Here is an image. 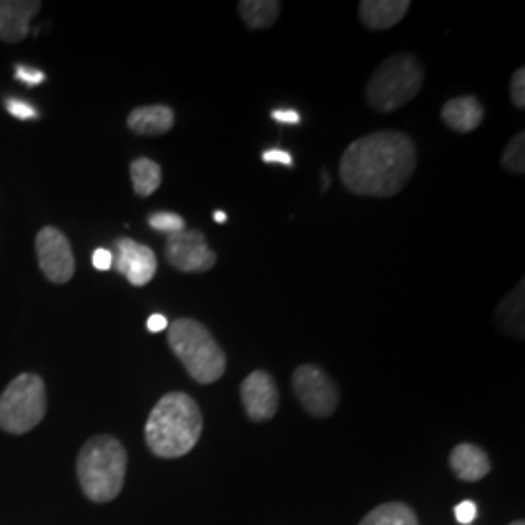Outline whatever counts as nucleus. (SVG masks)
I'll use <instances>...</instances> for the list:
<instances>
[{
	"mask_svg": "<svg viewBox=\"0 0 525 525\" xmlns=\"http://www.w3.org/2000/svg\"><path fill=\"white\" fill-rule=\"evenodd\" d=\"M417 146L405 133L378 131L356 139L343 152V185L362 197H393L415 174Z\"/></svg>",
	"mask_w": 525,
	"mask_h": 525,
	"instance_id": "nucleus-1",
	"label": "nucleus"
},
{
	"mask_svg": "<svg viewBox=\"0 0 525 525\" xmlns=\"http://www.w3.org/2000/svg\"><path fill=\"white\" fill-rule=\"evenodd\" d=\"M214 220H216L218 224H224V222L228 220V216H226L224 210H216V212H214Z\"/></svg>",
	"mask_w": 525,
	"mask_h": 525,
	"instance_id": "nucleus-31",
	"label": "nucleus"
},
{
	"mask_svg": "<svg viewBox=\"0 0 525 525\" xmlns=\"http://www.w3.org/2000/svg\"><path fill=\"white\" fill-rule=\"evenodd\" d=\"M39 8V0H0V39L22 43L30 34L32 18Z\"/></svg>",
	"mask_w": 525,
	"mask_h": 525,
	"instance_id": "nucleus-12",
	"label": "nucleus"
},
{
	"mask_svg": "<svg viewBox=\"0 0 525 525\" xmlns=\"http://www.w3.org/2000/svg\"><path fill=\"white\" fill-rule=\"evenodd\" d=\"M424 84V69L415 55L401 53L385 59L366 86V98L372 109L391 113L409 104Z\"/></svg>",
	"mask_w": 525,
	"mask_h": 525,
	"instance_id": "nucleus-5",
	"label": "nucleus"
},
{
	"mask_svg": "<svg viewBox=\"0 0 525 525\" xmlns=\"http://www.w3.org/2000/svg\"><path fill=\"white\" fill-rule=\"evenodd\" d=\"M8 111L18 117V119H34L35 109L32 105L24 104V102H16V100H10L8 102Z\"/></svg>",
	"mask_w": 525,
	"mask_h": 525,
	"instance_id": "nucleus-29",
	"label": "nucleus"
},
{
	"mask_svg": "<svg viewBox=\"0 0 525 525\" xmlns=\"http://www.w3.org/2000/svg\"><path fill=\"white\" fill-rule=\"evenodd\" d=\"M358 525H420L419 516L409 504L385 502L370 510Z\"/></svg>",
	"mask_w": 525,
	"mask_h": 525,
	"instance_id": "nucleus-19",
	"label": "nucleus"
},
{
	"mask_svg": "<svg viewBox=\"0 0 525 525\" xmlns=\"http://www.w3.org/2000/svg\"><path fill=\"white\" fill-rule=\"evenodd\" d=\"M238 12L247 28L265 30L275 26L280 16V2L277 0H242Z\"/></svg>",
	"mask_w": 525,
	"mask_h": 525,
	"instance_id": "nucleus-18",
	"label": "nucleus"
},
{
	"mask_svg": "<svg viewBox=\"0 0 525 525\" xmlns=\"http://www.w3.org/2000/svg\"><path fill=\"white\" fill-rule=\"evenodd\" d=\"M500 164L510 174L522 175L525 172V135L518 133L504 148Z\"/></svg>",
	"mask_w": 525,
	"mask_h": 525,
	"instance_id": "nucleus-21",
	"label": "nucleus"
},
{
	"mask_svg": "<svg viewBox=\"0 0 525 525\" xmlns=\"http://www.w3.org/2000/svg\"><path fill=\"white\" fill-rule=\"evenodd\" d=\"M76 475L88 500L100 504L115 500L127 475L125 446L107 434L90 438L76 459Z\"/></svg>",
	"mask_w": 525,
	"mask_h": 525,
	"instance_id": "nucleus-3",
	"label": "nucleus"
},
{
	"mask_svg": "<svg viewBox=\"0 0 525 525\" xmlns=\"http://www.w3.org/2000/svg\"><path fill=\"white\" fill-rule=\"evenodd\" d=\"M490 457L483 448L471 442L457 444L450 454V469L465 483H477L490 473Z\"/></svg>",
	"mask_w": 525,
	"mask_h": 525,
	"instance_id": "nucleus-13",
	"label": "nucleus"
},
{
	"mask_svg": "<svg viewBox=\"0 0 525 525\" xmlns=\"http://www.w3.org/2000/svg\"><path fill=\"white\" fill-rule=\"evenodd\" d=\"M47 413L45 384L37 374L14 378L0 395V428L8 434H26Z\"/></svg>",
	"mask_w": 525,
	"mask_h": 525,
	"instance_id": "nucleus-6",
	"label": "nucleus"
},
{
	"mask_svg": "<svg viewBox=\"0 0 525 525\" xmlns=\"http://www.w3.org/2000/svg\"><path fill=\"white\" fill-rule=\"evenodd\" d=\"M148 331L150 333H160L164 329H168V319L164 315L154 314L148 317V323H146Z\"/></svg>",
	"mask_w": 525,
	"mask_h": 525,
	"instance_id": "nucleus-30",
	"label": "nucleus"
},
{
	"mask_svg": "<svg viewBox=\"0 0 525 525\" xmlns=\"http://www.w3.org/2000/svg\"><path fill=\"white\" fill-rule=\"evenodd\" d=\"M442 119L452 131L465 135L483 123L485 109L475 96H459L442 107Z\"/></svg>",
	"mask_w": 525,
	"mask_h": 525,
	"instance_id": "nucleus-16",
	"label": "nucleus"
},
{
	"mask_svg": "<svg viewBox=\"0 0 525 525\" xmlns=\"http://www.w3.org/2000/svg\"><path fill=\"white\" fill-rule=\"evenodd\" d=\"M292 387L300 405L315 419H327L339 407V387L315 364L298 366L292 374Z\"/></svg>",
	"mask_w": 525,
	"mask_h": 525,
	"instance_id": "nucleus-7",
	"label": "nucleus"
},
{
	"mask_svg": "<svg viewBox=\"0 0 525 525\" xmlns=\"http://www.w3.org/2000/svg\"><path fill=\"white\" fill-rule=\"evenodd\" d=\"M148 224H150L154 230L164 232V234H168V236L185 230V220H183L179 214H175V212H154V214H150Z\"/></svg>",
	"mask_w": 525,
	"mask_h": 525,
	"instance_id": "nucleus-22",
	"label": "nucleus"
},
{
	"mask_svg": "<svg viewBox=\"0 0 525 525\" xmlns=\"http://www.w3.org/2000/svg\"><path fill=\"white\" fill-rule=\"evenodd\" d=\"M329 187V175L323 174V191Z\"/></svg>",
	"mask_w": 525,
	"mask_h": 525,
	"instance_id": "nucleus-32",
	"label": "nucleus"
},
{
	"mask_svg": "<svg viewBox=\"0 0 525 525\" xmlns=\"http://www.w3.org/2000/svg\"><path fill=\"white\" fill-rule=\"evenodd\" d=\"M409 0H362L360 20L368 30L384 32L397 26L409 12Z\"/></svg>",
	"mask_w": 525,
	"mask_h": 525,
	"instance_id": "nucleus-14",
	"label": "nucleus"
},
{
	"mask_svg": "<svg viewBox=\"0 0 525 525\" xmlns=\"http://www.w3.org/2000/svg\"><path fill=\"white\" fill-rule=\"evenodd\" d=\"M166 259L179 273H207L216 265V253L201 230H183L168 236Z\"/></svg>",
	"mask_w": 525,
	"mask_h": 525,
	"instance_id": "nucleus-9",
	"label": "nucleus"
},
{
	"mask_svg": "<svg viewBox=\"0 0 525 525\" xmlns=\"http://www.w3.org/2000/svg\"><path fill=\"white\" fill-rule=\"evenodd\" d=\"M203 426L205 420L197 401L183 391H172L150 411L144 426V440L152 454L175 459L197 446Z\"/></svg>",
	"mask_w": 525,
	"mask_h": 525,
	"instance_id": "nucleus-2",
	"label": "nucleus"
},
{
	"mask_svg": "<svg viewBox=\"0 0 525 525\" xmlns=\"http://www.w3.org/2000/svg\"><path fill=\"white\" fill-rule=\"evenodd\" d=\"M35 251L39 269L45 275V279L55 284H65L74 277V253L69 238L59 228L45 226L43 230H39L35 238Z\"/></svg>",
	"mask_w": 525,
	"mask_h": 525,
	"instance_id": "nucleus-8",
	"label": "nucleus"
},
{
	"mask_svg": "<svg viewBox=\"0 0 525 525\" xmlns=\"http://www.w3.org/2000/svg\"><path fill=\"white\" fill-rule=\"evenodd\" d=\"M245 415L253 422L275 419L279 411V387L275 378L265 370L251 372L240 387Z\"/></svg>",
	"mask_w": 525,
	"mask_h": 525,
	"instance_id": "nucleus-10",
	"label": "nucleus"
},
{
	"mask_svg": "<svg viewBox=\"0 0 525 525\" xmlns=\"http://www.w3.org/2000/svg\"><path fill=\"white\" fill-rule=\"evenodd\" d=\"M168 343L197 384L218 382L226 372V354L209 329L191 317H179L168 329Z\"/></svg>",
	"mask_w": 525,
	"mask_h": 525,
	"instance_id": "nucleus-4",
	"label": "nucleus"
},
{
	"mask_svg": "<svg viewBox=\"0 0 525 525\" xmlns=\"http://www.w3.org/2000/svg\"><path fill=\"white\" fill-rule=\"evenodd\" d=\"M508 525H525L524 522H522V520H516V522H512V524H508Z\"/></svg>",
	"mask_w": 525,
	"mask_h": 525,
	"instance_id": "nucleus-33",
	"label": "nucleus"
},
{
	"mask_svg": "<svg viewBox=\"0 0 525 525\" xmlns=\"http://www.w3.org/2000/svg\"><path fill=\"white\" fill-rule=\"evenodd\" d=\"M16 76H18V80H22V82H26L30 86H37V84H41L45 80V74L41 70L26 69V67H18Z\"/></svg>",
	"mask_w": 525,
	"mask_h": 525,
	"instance_id": "nucleus-28",
	"label": "nucleus"
},
{
	"mask_svg": "<svg viewBox=\"0 0 525 525\" xmlns=\"http://www.w3.org/2000/svg\"><path fill=\"white\" fill-rule=\"evenodd\" d=\"M113 265L133 286H144L154 279L158 261L148 245L139 244L131 238H119L115 244Z\"/></svg>",
	"mask_w": 525,
	"mask_h": 525,
	"instance_id": "nucleus-11",
	"label": "nucleus"
},
{
	"mask_svg": "<svg viewBox=\"0 0 525 525\" xmlns=\"http://www.w3.org/2000/svg\"><path fill=\"white\" fill-rule=\"evenodd\" d=\"M524 286L525 282L522 279L496 308V321L500 329L518 339H524Z\"/></svg>",
	"mask_w": 525,
	"mask_h": 525,
	"instance_id": "nucleus-17",
	"label": "nucleus"
},
{
	"mask_svg": "<svg viewBox=\"0 0 525 525\" xmlns=\"http://www.w3.org/2000/svg\"><path fill=\"white\" fill-rule=\"evenodd\" d=\"M510 96H512V102L518 107V109H524L525 107V69L520 67L512 74V80H510Z\"/></svg>",
	"mask_w": 525,
	"mask_h": 525,
	"instance_id": "nucleus-23",
	"label": "nucleus"
},
{
	"mask_svg": "<svg viewBox=\"0 0 525 525\" xmlns=\"http://www.w3.org/2000/svg\"><path fill=\"white\" fill-rule=\"evenodd\" d=\"M92 263H94V267H96L98 271H109V269L113 267V253H111L109 249L100 247V249H96L94 255H92Z\"/></svg>",
	"mask_w": 525,
	"mask_h": 525,
	"instance_id": "nucleus-26",
	"label": "nucleus"
},
{
	"mask_svg": "<svg viewBox=\"0 0 525 525\" xmlns=\"http://www.w3.org/2000/svg\"><path fill=\"white\" fill-rule=\"evenodd\" d=\"M271 117L277 121V123H284V125H298L302 123V117L298 111L294 109H275L271 113Z\"/></svg>",
	"mask_w": 525,
	"mask_h": 525,
	"instance_id": "nucleus-27",
	"label": "nucleus"
},
{
	"mask_svg": "<svg viewBox=\"0 0 525 525\" xmlns=\"http://www.w3.org/2000/svg\"><path fill=\"white\" fill-rule=\"evenodd\" d=\"M263 162L265 164H280V166H292V156L286 152V150H280V148H273V150H267L263 152Z\"/></svg>",
	"mask_w": 525,
	"mask_h": 525,
	"instance_id": "nucleus-25",
	"label": "nucleus"
},
{
	"mask_svg": "<svg viewBox=\"0 0 525 525\" xmlns=\"http://www.w3.org/2000/svg\"><path fill=\"white\" fill-rule=\"evenodd\" d=\"M175 113L170 105H142L129 113L127 127L137 135H166L174 129Z\"/></svg>",
	"mask_w": 525,
	"mask_h": 525,
	"instance_id": "nucleus-15",
	"label": "nucleus"
},
{
	"mask_svg": "<svg viewBox=\"0 0 525 525\" xmlns=\"http://www.w3.org/2000/svg\"><path fill=\"white\" fill-rule=\"evenodd\" d=\"M131 181L139 197H150L162 185V168L150 158H137L131 164Z\"/></svg>",
	"mask_w": 525,
	"mask_h": 525,
	"instance_id": "nucleus-20",
	"label": "nucleus"
},
{
	"mask_svg": "<svg viewBox=\"0 0 525 525\" xmlns=\"http://www.w3.org/2000/svg\"><path fill=\"white\" fill-rule=\"evenodd\" d=\"M455 520L461 525H469L475 522L477 518V506L471 500H463L461 504H457L454 510Z\"/></svg>",
	"mask_w": 525,
	"mask_h": 525,
	"instance_id": "nucleus-24",
	"label": "nucleus"
}]
</instances>
